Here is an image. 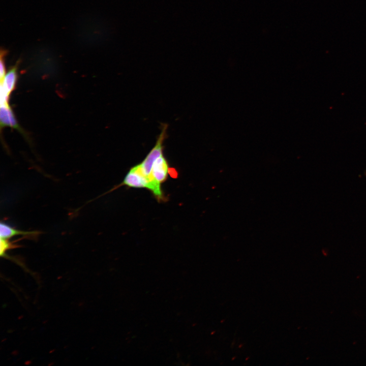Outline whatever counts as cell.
I'll list each match as a JSON object with an SVG mask.
<instances>
[{
  "mask_svg": "<svg viewBox=\"0 0 366 366\" xmlns=\"http://www.w3.org/2000/svg\"><path fill=\"white\" fill-rule=\"evenodd\" d=\"M166 126L164 127L155 147L149 152L144 160L140 164L143 174L148 178L150 184V191L157 194L161 191V184L156 181L151 176L153 164L156 160L163 155V142L165 138Z\"/></svg>",
  "mask_w": 366,
  "mask_h": 366,
  "instance_id": "obj_1",
  "label": "cell"
},
{
  "mask_svg": "<svg viewBox=\"0 0 366 366\" xmlns=\"http://www.w3.org/2000/svg\"><path fill=\"white\" fill-rule=\"evenodd\" d=\"M19 62L6 73L1 81V104L8 103L9 96L15 89L17 79V69Z\"/></svg>",
  "mask_w": 366,
  "mask_h": 366,
  "instance_id": "obj_2",
  "label": "cell"
},
{
  "mask_svg": "<svg viewBox=\"0 0 366 366\" xmlns=\"http://www.w3.org/2000/svg\"><path fill=\"white\" fill-rule=\"evenodd\" d=\"M120 185L136 188H145L150 190V182L143 174L140 164L133 167L130 170Z\"/></svg>",
  "mask_w": 366,
  "mask_h": 366,
  "instance_id": "obj_3",
  "label": "cell"
},
{
  "mask_svg": "<svg viewBox=\"0 0 366 366\" xmlns=\"http://www.w3.org/2000/svg\"><path fill=\"white\" fill-rule=\"evenodd\" d=\"M0 120L1 128L9 127L16 129L26 137L24 131L18 125L9 103L1 104Z\"/></svg>",
  "mask_w": 366,
  "mask_h": 366,
  "instance_id": "obj_4",
  "label": "cell"
},
{
  "mask_svg": "<svg viewBox=\"0 0 366 366\" xmlns=\"http://www.w3.org/2000/svg\"><path fill=\"white\" fill-rule=\"evenodd\" d=\"M168 170L167 161L162 155L155 161L151 169V176L156 181L161 184L166 180Z\"/></svg>",
  "mask_w": 366,
  "mask_h": 366,
  "instance_id": "obj_5",
  "label": "cell"
},
{
  "mask_svg": "<svg viewBox=\"0 0 366 366\" xmlns=\"http://www.w3.org/2000/svg\"><path fill=\"white\" fill-rule=\"evenodd\" d=\"M40 233V232L37 231L20 230L3 222H1L0 224V236L1 238L9 239L18 235H23L25 237L36 238Z\"/></svg>",
  "mask_w": 366,
  "mask_h": 366,
  "instance_id": "obj_6",
  "label": "cell"
},
{
  "mask_svg": "<svg viewBox=\"0 0 366 366\" xmlns=\"http://www.w3.org/2000/svg\"><path fill=\"white\" fill-rule=\"evenodd\" d=\"M14 242V241H13ZM13 242L10 241L8 239L1 238L0 240V253L1 256L4 257L6 253L10 249L17 248L20 246L13 243Z\"/></svg>",
  "mask_w": 366,
  "mask_h": 366,
  "instance_id": "obj_7",
  "label": "cell"
},
{
  "mask_svg": "<svg viewBox=\"0 0 366 366\" xmlns=\"http://www.w3.org/2000/svg\"><path fill=\"white\" fill-rule=\"evenodd\" d=\"M6 52L5 50L2 49L1 51V70H0V77L1 79H3L6 74V68L5 65L4 57L6 54Z\"/></svg>",
  "mask_w": 366,
  "mask_h": 366,
  "instance_id": "obj_8",
  "label": "cell"
},
{
  "mask_svg": "<svg viewBox=\"0 0 366 366\" xmlns=\"http://www.w3.org/2000/svg\"><path fill=\"white\" fill-rule=\"evenodd\" d=\"M168 173L172 177H176L177 176V173L176 171H175L174 168H169L168 170Z\"/></svg>",
  "mask_w": 366,
  "mask_h": 366,
  "instance_id": "obj_9",
  "label": "cell"
}]
</instances>
